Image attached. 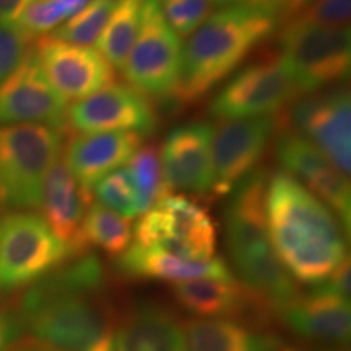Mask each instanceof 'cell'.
<instances>
[{
  "instance_id": "6da1fadb",
  "label": "cell",
  "mask_w": 351,
  "mask_h": 351,
  "mask_svg": "<svg viewBox=\"0 0 351 351\" xmlns=\"http://www.w3.org/2000/svg\"><path fill=\"white\" fill-rule=\"evenodd\" d=\"M15 317L19 328L52 350L114 351L116 311L96 254L83 252L32 285Z\"/></svg>"
},
{
  "instance_id": "7a4b0ae2",
  "label": "cell",
  "mask_w": 351,
  "mask_h": 351,
  "mask_svg": "<svg viewBox=\"0 0 351 351\" xmlns=\"http://www.w3.org/2000/svg\"><path fill=\"white\" fill-rule=\"evenodd\" d=\"M267 228L276 257L301 283H322L348 257L335 215L285 171L269 178Z\"/></svg>"
},
{
  "instance_id": "3957f363",
  "label": "cell",
  "mask_w": 351,
  "mask_h": 351,
  "mask_svg": "<svg viewBox=\"0 0 351 351\" xmlns=\"http://www.w3.org/2000/svg\"><path fill=\"white\" fill-rule=\"evenodd\" d=\"M278 23V16L258 0H243L215 10L182 46L181 75L171 99L192 104L207 96Z\"/></svg>"
},
{
  "instance_id": "277c9868",
  "label": "cell",
  "mask_w": 351,
  "mask_h": 351,
  "mask_svg": "<svg viewBox=\"0 0 351 351\" xmlns=\"http://www.w3.org/2000/svg\"><path fill=\"white\" fill-rule=\"evenodd\" d=\"M62 147V130L33 124L0 125V213L39 208L44 179Z\"/></svg>"
},
{
  "instance_id": "5b68a950",
  "label": "cell",
  "mask_w": 351,
  "mask_h": 351,
  "mask_svg": "<svg viewBox=\"0 0 351 351\" xmlns=\"http://www.w3.org/2000/svg\"><path fill=\"white\" fill-rule=\"evenodd\" d=\"M280 60L301 95L317 93L343 82L351 69L350 28L288 20L278 34Z\"/></svg>"
},
{
  "instance_id": "8992f818",
  "label": "cell",
  "mask_w": 351,
  "mask_h": 351,
  "mask_svg": "<svg viewBox=\"0 0 351 351\" xmlns=\"http://www.w3.org/2000/svg\"><path fill=\"white\" fill-rule=\"evenodd\" d=\"M73 257L41 215L13 212L0 221V293L32 287Z\"/></svg>"
},
{
  "instance_id": "52a82bcc",
  "label": "cell",
  "mask_w": 351,
  "mask_h": 351,
  "mask_svg": "<svg viewBox=\"0 0 351 351\" xmlns=\"http://www.w3.org/2000/svg\"><path fill=\"white\" fill-rule=\"evenodd\" d=\"M135 244L192 262L212 261L217 228L207 210L186 195L166 194L135 225Z\"/></svg>"
},
{
  "instance_id": "ba28073f",
  "label": "cell",
  "mask_w": 351,
  "mask_h": 351,
  "mask_svg": "<svg viewBox=\"0 0 351 351\" xmlns=\"http://www.w3.org/2000/svg\"><path fill=\"white\" fill-rule=\"evenodd\" d=\"M181 62V38L165 20L158 0H143L137 38L122 67L129 85L147 98H173Z\"/></svg>"
},
{
  "instance_id": "9c48e42d",
  "label": "cell",
  "mask_w": 351,
  "mask_h": 351,
  "mask_svg": "<svg viewBox=\"0 0 351 351\" xmlns=\"http://www.w3.org/2000/svg\"><path fill=\"white\" fill-rule=\"evenodd\" d=\"M302 98L278 56L247 65L226 83L210 104L221 121L249 119L280 112Z\"/></svg>"
},
{
  "instance_id": "30bf717a",
  "label": "cell",
  "mask_w": 351,
  "mask_h": 351,
  "mask_svg": "<svg viewBox=\"0 0 351 351\" xmlns=\"http://www.w3.org/2000/svg\"><path fill=\"white\" fill-rule=\"evenodd\" d=\"M283 129L296 132L348 178L351 169V99L345 88L304 96L285 114Z\"/></svg>"
},
{
  "instance_id": "8fae6325",
  "label": "cell",
  "mask_w": 351,
  "mask_h": 351,
  "mask_svg": "<svg viewBox=\"0 0 351 351\" xmlns=\"http://www.w3.org/2000/svg\"><path fill=\"white\" fill-rule=\"evenodd\" d=\"M269 174L256 168L231 191L225 210V238L236 270L275 254L267 228Z\"/></svg>"
},
{
  "instance_id": "7c38bea8",
  "label": "cell",
  "mask_w": 351,
  "mask_h": 351,
  "mask_svg": "<svg viewBox=\"0 0 351 351\" xmlns=\"http://www.w3.org/2000/svg\"><path fill=\"white\" fill-rule=\"evenodd\" d=\"M67 124L80 134L132 132L147 137L158 129V112L129 83H111L67 108Z\"/></svg>"
},
{
  "instance_id": "4fadbf2b",
  "label": "cell",
  "mask_w": 351,
  "mask_h": 351,
  "mask_svg": "<svg viewBox=\"0 0 351 351\" xmlns=\"http://www.w3.org/2000/svg\"><path fill=\"white\" fill-rule=\"evenodd\" d=\"M19 124L67 127V103L44 75L32 47L0 88V125Z\"/></svg>"
},
{
  "instance_id": "5bb4252c",
  "label": "cell",
  "mask_w": 351,
  "mask_h": 351,
  "mask_svg": "<svg viewBox=\"0 0 351 351\" xmlns=\"http://www.w3.org/2000/svg\"><path fill=\"white\" fill-rule=\"evenodd\" d=\"M275 153L285 173L295 178L311 194L326 204L348 234L351 225L350 179L341 174L314 145L293 130H282L276 138Z\"/></svg>"
},
{
  "instance_id": "9a60e30c",
  "label": "cell",
  "mask_w": 351,
  "mask_h": 351,
  "mask_svg": "<svg viewBox=\"0 0 351 351\" xmlns=\"http://www.w3.org/2000/svg\"><path fill=\"white\" fill-rule=\"evenodd\" d=\"M276 121L271 116L225 121L213 132L212 195L225 197L257 168L265 155Z\"/></svg>"
},
{
  "instance_id": "2e32d148",
  "label": "cell",
  "mask_w": 351,
  "mask_h": 351,
  "mask_svg": "<svg viewBox=\"0 0 351 351\" xmlns=\"http://www.w3.org/2000/svg\"><path fill=\"white\" fill-rule=\"evenodd\" d=\"M33 49L44 75L65 103L85 99L114 83L112 65L93 47L75 46L46 34Z\"/></svg>"
},
{
  "instance_id": "e0dca14e",
  "label": "cell",
  "mask_w": 351,
  "mask_h": 351,
  "mask_svg": "<svg viewBox=\"0 0 351 351\" xmlns=\"http://www.w3.org/2000/svg\"><path fill=\"white\" fill-rule=\"evenodd\" d=\"M213 132L208 122H189L166 135L160 152L166 191L212 194Z\"/></svg>"
},
{
  "instance_id": "ac0fdd59",
  "label": "cell",
  "mask_w": 351,
  "mask_h": 351,
  "mask_svg": "<svg viewBox=\"0 0 351 351\" xmlns=\"http://www.w3.org/2000/svg\"><path fill=\"white\" fill-rule=\"evenodd\" d=\"M142 140L132 132L80 134L67 143L62 160L83 191L91 194L104 176L129 163L142 147Z\"/></svg>"
},
{
  "instance_id": "d6986e66",
  "label": "cell",
  "mask_w": 351,
  "mask_h": 351,
  "mask_svg": "<svg viewBox=\"0 0 351 351\" xmlns=\"http://www.w3.org/2000/svg\"><path fill=\"white\" fill-rule=\"evenodd\" d=\"M173 298L187 313L200 319L261 317L270 313L243 283L232 278H200L176 283Z\"/></svg>"
},
{
  "instance_id": "ffe728a7",
  "label": "cell",
  "mask_w": 351,
  "mask_h": 351,
  "mask_svg": "<svg viewBox=\"0 0 351 351\" xmlns=\"http://www.w3.org/2000/svg\"><path fill=\"white\" fill-rule=\"evenodd\" d=\"M114 351H187L186 332L168 307L140 301L117 326Z\"/></svg>"
},
{
  "instance_id": "44dd1931",
  "label": "cell",
  "mask_w": 351,
  "mask_h": 351,
  "mask_svg": "<svg viewBox=\"0 0 351 351\" xmlns=\"http://www.w3.org/2000/svg\"><path fill=\"white\" fill-rule=\"evenodd\" d=\"M90 204L91 194L83 191L62 158H57L44 179L39 208L52 232L69 244L77 256L85 252L80 245V228Z\"/></svg>"
},
{
  "instance_id": "7402d4cb",
  "label": "cell",
  "mask_w": 351,
  "mask_h": 351,
  "mask_svg": "<svg viewBox=\"0 0 351 351\" xmlns=\"http://www.w3.org/2000/svg\"><path fill=\"white\" fill-rule=\"evenodd\" d=\"M280 315L285 326L302 339L339 345L350 339V301L339 296L313 291L306 298H298Z\"/></svg>"
},
{
  "instance_id": "603a6c76",
  "label": "cell",
  "mask_w": 351,
  "mask_h": 351,
  "mask_svg": "<svg viewBox=\"0 0 351 351\" xmlns=\"http://www.w3.org/2000/svg\"><path fill=\"white\" fill-rule=\"evenodd\" d=\"M117 270L130 278L158 280V282L182 283L200 278H232L230 267L223 258L208 262H192L169 256L152 247L134 244L117 258Z\"/></svg>"
},
{
  "instance_id": "cb8c5ba5",
  "label": "cell",
  "mask_w": 351,
  "mask_h": 351,
  "mask_svg": "<svg viewBox=\"0 0 351 351\" xmlns=\"http://www.w3.org/2000/svg\"><path fill=\"white\" fill-rule=\"evenodd\" d=\"M187 351H280L275 333L232 319H191L184 324Z\"/></svg>"
},
{
  "instance_id": "d4e9b609",
  "label": "cell",
  "mask_w": 351,
  "mask_h": 351,
  "mask_svg": "<svg viewBox=\"0 0 351 351\" xmlns=\"http://www.w3.org/2000/svg\"><path fill=\"white\" fill-rule=\"evenodd\" d=\"M132 236L134 231L129 218L121 217L101 204H95L86 210L82 221L80 245L83 251L93 245L108 256L119 257L129 249Z\"/></svg>"
},
{
  "instance_id": "484cf974",
  "label": "cell",
  "mask_w": 351,
  "mask_h": 351,
  "mask_svg": "<svg viewBox=\"0 0 351 351\" xmlns=\"http://www.w3.org/2000/svg\"><path fill=\"white\" fill-rule=\"evenodd\" d=\"M142 2L143 0H119L96 41L98 52L112 69L124 67L129 57L138 33Z\"/></svg>"
},
{
  "instance_id": "4316f807",
  "label": "cell",
  "mask_w": 351,
  "mask_h": 351,
  "mask_svg": "<svg viewBox=\"0 0 351 351\" xmlns=\"http://www.w3.org/2000/svg\"><path fill=\"white\" fill-rule=\"evenodd\" d=\"M125 168L137 192L140 215H143L168 194L161 173L160 152L155 145L140 147Z\"/></svg>"
},
{
  "instance_id": "83f0119b",
  "label": "cell",
  "mask_w": 351,
  "mask_h": 351,
  "mask_svg": "<svg viewBox=\"0 0 351 351\" xmlns=\"http://www.w3.org/2000/svg\"><path fill=\"white\" fill-rule=\"evenodd\" d=\"M116 3L114 0H90L86 7L57 26L49 36L75 46H91L103 33Z\"/></svg>"
},
{
  "instance_id": "f1b7e54d",
  "label": "cell",
  "mask_w": 351,
  "mask_h": 351,
  "mask_svg": "<svg viewBox=\"0 0 351 351\" xmlns=\"http://www.w3.org/2000/svg\"><path fill=\"white\" fill-rule=\"evenodd\" d=\"M91 194L96 195L103 207L119 213L121 217L132 219L140 215L137 192L125 166L104 176L93 187Z\"/></svg>"
},
{
  "instance_id": "f546056e",
  "label": "cell",
  "mask_w": 351,
  "mask_h": 351,
  "mask_svg": "<svg viewBox=\"0 0 351 351\" xmlns=\"http://www.w3.org/2000/svg\"><path fill=\"white\" fill-rule=\"evenodd\" d=\"M165 20L179 38H189L217 10L215 0H158Z\"/></svg>"
},
{
  "instance_id": "4dcf8cb0",
  "label": "cell",
  "mask_w": 351,
  "mask_h": 351,
  "mask_svg": "<svg viewBox=\"0 0 351 351\" xmlns=\"http://www.w3.org/2000/svg\"><path fill=\"white\" fill-rule=\"evenodd\" d=\"M67 19V13L59 0H36L21 13L15 25H19L32 38L46 36Z\"/></svg>"
},
{
  "instance_id": "1f68e13d",
  "label": "cell",
  "mask_w": 351,
  "mask_h": 351,
  "mask_svg": "<svg viewBox=\"0 0 351 351\" xmlns=\"http://www.w3.org/2000/svg\"><path fill=\"white\" fill-rule=\"evenodd\" d=\"M32 39L19 25H0V88L19 67Z\"/></svg>"
},
{
  "instance_id": "d6a6232c",
  "label": "cell",
  "mask_w": 351,
  "mask_h": 351,
  "mask_svg": "<svg viewBox=\"0 0 351 351\" xmlns=\"http://www.w3.org/2000/svg\"><path fill=\"white\" fill-rule=\"evenodd\" d=\"M351 0H314L298 19L315 25L345 28L350 23Z\"/></svg>"
},
{
  "instance_id": "836d02e7",
  "label": "cell",
  "mask_w": 351,
  "mask_h": 351,
  "mask_svg": "<svg viewBox=\"0 0 351 351\" xmlns=\"http://www.w3.org/2000/svg\"><path fill=\"white\" fill-rule=\"evenodd\" d=\"M350 257H346L322 283L315 285L314 291L327 293L350 301Z\"/></svg>"
},
{
  "instance_id": "e575fe53",
  "label": "cell",
  "mask_w": 351,
  "mask_h": 351,
  "mask_svg": "<svg viewBox=\"0 0 351 351\" xmlns=\"http://www.w3.org/2000/svg\"><path fill=\"white\" fill-rule=\"evenodd\" d=\"M278 16V20H291L311 5L314 0H258Z\"/></svg>"
},
{
  "instance_id": "d590c367",
  "label": "cell",
  "mask_w": 351,
  "mask_h": 351,
  "mask_svg": "<svg viewBox=\"0 0 351 351\" xmlns=\"http://www.w3.org/2000/svg\"><path fill=\"white\" fill-rule=\"evenodd\" d=\"M19 324H16L15 313L8 311L0 298V351H5L10 341L16 339Z\"/></svg>"
},
{
  "instance_id": "8d00e7d4",
  "label": "cell",
  "mask_w": 351,
  "mask_h": 351,
  "mask_svg": "<svg viewBox=\"0 0 351 351\" xmlns=\"http://www.w3.org/2000/svg\"><path fill=\"white\" fill-rule=\"evenodd\" d=\"M33 2L36 0H0V25H15Z\"/></svg>"
},
{
  "instance_id": "74e56055",
  "label": "cell",
  "mask_w": 351,
  "mask_h": 351,
  "mask_svg": "<svg viewBox=\"0 0 351 351\" xmlns=\"http://www.w3.org/2000/svg\"><path fill=\"white\" fill-rule=\"evenodd\" d=\"M49 346L39 343L38 340L32 339V337H26V339L13 340L8 343L5 351H46Z\"/></svg>"
},
{
  "instance_id": "f35d334b",
  "label": "cell",
  "mask_w": 351,
  "mask_h": 351,
  "mask_svg": "<svg viewBox=\"0 0 351 351\" xmlns=\"http://www.w3.org/2000/svg\"><path fill=\"white\" fill-rule=\"evenodd\" d=\"M59 2H60V5L64 7L65 13H67V16L70 19V16L80 12L83 7H86L90 0H59Z\"/></svg>"
},
{
  "instance_id": "ab89813d",
  "label": "cell",
  "mask_w": 351,
  "mask_h": 351,
  "mask_svg": "<svg viewBox=\"0 0 351 351\" xmlns=\"http://www.w3.org/2000/svg\"><path fill=\"white\" fill-rule=\"evenodd\" d=\"M320 351H348V350L343 348V346H330V348H324Z\"/></svg>"
},
{
  "instance_id": "60d3db41",
  "label": "cell",
  "mask_w": 351,
  "mask_h": 351,
  "mask_svg": "<svg viewBox=\"0 0 351 351\" xmlns=\"http://www.w3.org/2000/svg\"><path fill=\"white\" fill-rule=\"evenodd\" d=\"M215 2H228V3H234V2H243V0H215Z\"/></svg>"
},
{
  "instance_id": "b9f144b4",
  "label": "cell",
  "mask_w": 351,
  "mask_h": 351,
  "mask_svg": "<svg viewBox=\"0 0 351 351\" xmlns=\"http://www.w3.org/2000/svg\"><path fill=\"white\" fill-rule=\"evenodd\" d=\"M282 351H295V350H291V348H285V350H282Z\"/></svg>"
},
{
  "instance_id": "7bdbcfd3",
  "label": "cell",
  "mask_w": 351,
  "mask_h": 351,
  "mask_svg": "<svg viewBox=\"0 0 351 351\" xmlns=\"http://www.w3.org/2000/svg\"><path fill=\"white\" fill-rule=\"evenodd\" d=\"M46 351H56V350H52V348H47Z\"/></svg>"
},
{
  "instance_id": "ee69618b",
  "label": "cell",
  "mask_w": 351,
  "mask_h": 351,
  "mask_svg": "<svg viewBox=\"0 0 351 351\" xmlns=\"http://www.w3.org/2000/svg\"><path fill=\"white\" fill-rule=\"evenodd\" d=\"M114 2H119V0H114Z\"/></svg>"
}]
</instances>
